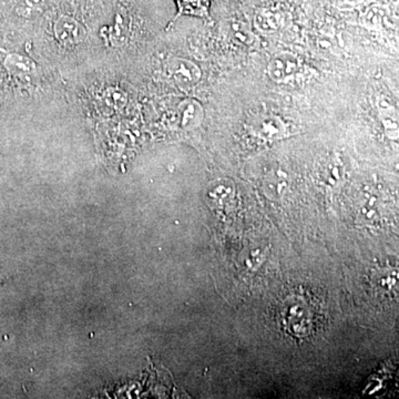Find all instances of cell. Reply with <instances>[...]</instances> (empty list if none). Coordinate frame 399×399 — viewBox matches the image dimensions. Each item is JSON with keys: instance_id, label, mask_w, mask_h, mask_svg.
I'll return each mask as SVG.
<instances>
[{"instance_id": "1", "label": "cell", "mask_w": 399, "mask_h": 399, "mask_svg": "<svg viewBox=\"0 0 399 399\" xmlns=\"http://www.w3.org/2000/svg\"><path fill=\"white\" fill-rule=\"evenodd\" d=\"M168 69L173 80L183 88L195 87L201 79L199 67L187 59L176 58L172 60L168 63Z\"/></svg>"}, {"instance_id": "2", "label": "cell", "mask_w": 399, "mask_h": 399, "mask_svg": "<svg viewBox=\"0 0 399 399\" xmlns=\"http://www.w3.org/2000/svg\"><path fill=\"white\" fill-rule=\"evenodd\" d=\"M57 39L66 46L80 44L87 36L86 29L77 19L70 16H61L55 24Z\"/></svg>"}, {"instance_id": "3", "label": "cell", "mask_w": 399, "mask_h": 399, "mask_svg": "<svg viewBox=\"0 0 399 399\" xmlns=\"http://www.w3.org/2000/svg\"><path fill=\"white\" fill-rule=\"evenodd\" d=\"M298 59L290 52H282L275 56L269 65V75L272 80L283 82L292 78L298 70Z\"/></svg>"}, {"instance_id": "4", "label": "cell", "mask_w": 399, "mask_h": 399, "mask_svg": "<svg viewBox=\"0 0 399 399\" xmlns=\"http://www.w3.org/2000/svg\"><path fill=\"white\" fill-rule=\"evenodd\" d=\"M250 128L252 133L265 140H275L286 135V125L282 120L270 114L269 116L263 114L252 120Z\"/></svg>"}, {"instance_id": "5", "label": "cell", "mask_w": 399, "mask_h": 399, "mask_svg": "<svg viewBox=\"0 0 399 399\" xmlns=\"http://www.w3.org/2000/svg\"><path fill=\"white\" fill-rule=\"evenodd\" d=\"M181 125L183 129L192 130L199 127L203 120V109L195 100H185L180 104Z\"/></svg>"}, {"instance_id": "6", "label": "cell", "mask_w": 399, "mask_h": 399, "mask_svg": "<svg viewBox=\"0 0 399 399\" xmlns=\"http://www.w3.org/2000/svg\"><path fill=\"white\" fill-rule=\"evenodd\" d=\"M226 34L231 37L234 42L241 44H251L254 40V35L252 34L251 29L247 24L239 20L226 21Z\"/></svg>"}, {"instance_id": "7", "label": "cell", "mask_w": 399, "mask_h": 399, "mask_svg": "<svg viewBox=\"0 0 399 399\" xmlns=\"http://www.w3.org/2000/svg\"><path fill=\"white\" fill-rule=\"evenodd\" d=\"M282 24L280 13L271 11H261L255 15L254 25L261 32L271 34L278 30Z\"/></svg>"}, {"instance_id": "8", "label": "cell", "mask_w": 399, "mask_h": 399, "mask_svg": "<svg viewBox=\"0 0 399 399\" xmlns=\"http://www.w3.org/2000/svg\"><path fill=\"white\" fill-rule=\"evenodd\" d=\"M388 11L383 6H371L362 16V21L367 28L377 29L386 20Z\"/></svg>"}, {"instance_id": "9", "label": "cell", "mask_w": 399, "mask_h": 399, "mask_svg": "<svg viewBox=\"0 0 399 399\" xmlns=\"http://www.w3.org/2000/svg\"><path fill=\"white\" fill-rule=\"evenodd\" d=\"M179 5L180 13L207 16L209 11V0H176Z\"/></svg>"}, {"instance_id": "10", "label": "cell", "mask_w": 399, "mask_h": 399, "mask_svg": "<svg viewBox=\"0 0 399 399\" xmlns=\"http://www.w3.org/2000/svg\"><path fill=\"white\" fill-rule=\"evenodd\" d=\"M7 65L11 68V70L16 73L17 75H29L36 73V63L29 58L23 56L13 55L7 60Z\"/></svg>"}, {"instance_id": "11", "label": "cell", "mask_w": 399, "mask_h": 399, "mask_svg": "<svg viewBox=\"0 0 399 399\" xmlns=\"http://www.w3.org/2000/svg\"><path fill=\"white\" fill-rule=\"evenodd\" d=\"M52 0H25L21 6L20 13L25 16H30L47 8Z\"/></svg>"}, {"instance_id": "12", "label": "cell", "mask_w": 399, "mask_h": 399, "mask_svg": "<svg viewBox=\"0 0 399 399\" xmlns=\"http://www.w3.org/2000/svg\"><path fill=\"white\" fill-rule=\"evenodd\" d=\"M344 1L348 4V5H358V4L362 3L363 0H344Z\"/></svg>"}]
</instances>
